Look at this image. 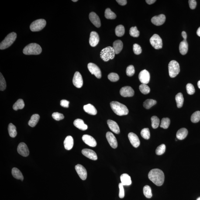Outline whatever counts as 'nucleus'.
<instances>
[{"instance_id": "nucleus-34", "label": "nucleus", "mask_w": 200, "mask_h": 200, "mask_svg": "<svg viewBox=\"0 0 200 200\" xmlns=\"http://www.w3.org/2000/svg\"><path fill=\"white\" fill-rule=\"evenodd\" d=\"M115 34L118 37H122L124 35L125 29L122 25H119L116 27L115 30Z\"/></svg>"}, {"instance_id": "nucleus-29", "label": "nucleus", "mask_w": 200, "mask_h": 200, "mask_svg": "<svg viewBox=\"0 0 200 200\" xmlns=\"http://www.w3.org/2000/svg\"><path fill=\"white\" fill-rule=\"evenodd\" d=\"M188 134V131L185 128H181L177 131V138L179 140H183L187 137Z\"/></svg>"}, {"instance_id": "nucleus-14", "label": "nucleus", "mask_w": 200, "mask_h": 200, "mask_svg": "<svg viewBox=\"0 0 200 200\" xmlns=\"http://www.w3.org/2000/svg\"><path fill=\"white\" fill-rule=\"evenodd\" d=\"M76 171L79 176L80 178L82 180L86 179L87 177V172L86 170L82 165L77 164L75 167Z\"/></svg>"}, {"instance_id": "nucleus-3", "label": "nucleus", "mask_w": 200, "mask_h": 200, "mask_svg": "<svg viewBox=\"0 0 200 200\" xmlns=\"http://www.w3.org/2000/svg\"><path fill=\"white\" fill-rule=\"evenodd\" d=\"M42 49L39 45L31 43L27 45L23 50V53L26 55H38L42 52Z\"/></svg>"}, {"instance_id": "nucleus-13", "label": "nucleus", "mask_w": 200, "mask_h": 200, "mask_svg": "<svg viewBox=\"0 0 200 200\" xmlns=\"http://www.w3.org/2000/svg\"><path fill=\"white\" fill-rule=\"evenodd\" d=\"M106 138L110 146L113 148L116 149L118 147V142L116 137L112 132H108L106 134Z\"/></svg>"}, {"instance_id": "nucleus-9", "label": "nucleus", "mask_w": 200, "mask_h": 200, "mask_svg": "<svg viewBox=\"0 0 200 200\" xmlns=\"http://www.w3.org/2000/svg\"><path fill=\"white\" fill-rule=\"evenodd\" d=\"M88 68L91 74H94L97 78H101L102 77L101 70L96 65L92 63H88Z\"/></svg>"}, {"instance_id": "nucleus-7", "label": "nucleus", "mask_w": 200, "mask_h": 200, "mask_svg": "<svg viewBox=\"0 0 200 200\" xmlns=\"http://www.w3.org/2000/svg\"><path fill=\"white\" fill-rule=\"evenodd\" d=\"M46 24V21L45 19H38L31 24L30 26V30L32 32L39 31L45 27Z\"/></svg>"}, {"instance_id": "nucleus-36", "label": "nucleus", "mask_w": 200, "mask_h": 200, "mask_svg": "<svg viewBox=\"0 0 200 200\" xmlns=\"http://www.w3.org/2000/svg\"><path fill=\"white\" fill-rule=\"evenodd\" d=\"M156 101L152 99H148L146 100L143 103V107L146 109H149L153 106L156 104Z\"/></svg>"}, {"instance_id": "nucleus-61", "label": "nucleus", "mask_w": 200, "mask_h": 200, "mask_svg": "<svg viewBox=\"0 0 200 200\" xmlns=\"http://www.w3.org/2000/svg\"><path fill=\"white\" fill-rule=\"evenodd\" d=\"M196 200H200V197L197 199Z\"/></svg>"}, {"instance_id": "nucleus-22", "label": "nucleus", "mask_w": 200, "mask_h": 200, "mask_svg": "<svg viewBox=\"0 0 200 200\" xmlns=\"http://www.w3.org/2000/svg\"><path fill=\"white\" fill-rule=\"evenodd\" d=\"M107 123L110 129L113 132L116 134H119L120 132L119 126L116 122L111 120H108L107 121Z\"/></svg>"}, {"instance_id": "nucleus-32", "label": "nucleus", "mask_w": 200, "mask_h": 200, "mask_svg": "<svg viewBox=\"0 0 200 200\" xmlns=\"http://www.w3.org/2000/svg\"><path fill=\"white\" fill-rule=\"evenodd\" d=\"M175 100L178 108H181L182 107L184 102V98L183 94L181 93L177 94L175 96Z\"/></svg>"}, {"instance_id": "nucleus-6", "label": "nucleus", "mask_w": 200, "mask_h": 200, "mask_svg": "<svg viewBox=\"0 0 200 200\" xmlns=\"http://www.w3.org/2000/svg\"><path fill=\"white\" fill-rule=\"evenodd\" d=\"M169 74L172 78L175 77L180 72V66L176 60H171L168 65Z\"/></svg>"}, {"instance_id": "nucleus-27", "label": "nucleus", "mask_w": 200, "mask_h": 200, "mask_svg": "<svg viewBox=\"0 0 200 200\" xmlns=\"http://www.w3.org/2000/svg\"><path fill=\"white\" fill-rule=\"evenodd\" d=\"M121 184L123 186H129L132 184L131 179L130 176L128 174H122L120 177Z\"/></svg>"}, {"instance_id": "nucleus-58", "label": "nucleus", "mask_w": 200, "mask_h": 200, "mask_svg": "<svg viewBox=\"0 0 200 200\" xmlns=\"http://www.w3.org/2000/svg\"><path fill=\"white\" fill-rule=\"evenodd\" d=\"M196 33L197 35H198L200 37V27L199 28H198V30H197Z\"/></svg>"}, {"instance_id": "nucleus-50", "label": "nucleus", "mask_w": 200, "mask_h": 200, "mask_svg": "<svg viewBox=\"0 0 200 200\" xmlns=\"http://www.w3.org/2000/svg\"><path fill=\"white\" fill-rule=\"evenodd\" d=\"M53 119L56 121H59L63 119L64 118V115L58 112H54L52 115Z\"/></svg>"}, {"instance_id": "nucleus-54", "label": "nucleus", "mask_w": 200, "mask_h": 200, "mask_svg": "<svg viewBox=\"0 0 200 200\" xmlns=\"http://www.w3.org/2000/svg\"><path fill=\"white\" fill-rule=\"evenodd\" d=\"M70 102L66 100H62L60 101V105L64 108H68L69 106Z\"/></svg>"}, {"instance_id": "nucleus-12", "label": "nucleus", "mask_w": 200, "mask_h": 200, "mask_svg": "<svg viewBox=\"0 0 200 200\" xmlns=\"http://www.w3.org/2000/svg\"><path fill=\"white\" fill-rule=\"evenodd\" d=\"M120 93L122 96L124 97H132L134 95V91L131 87L126 86L121 89Z\"/></svg>"}, {"instance_id": "nucleus-10", "label": "nucleus", "mask_w": 200, "mask_h": 200, "mask_svg": "<svg viewBox=\"0 0 200 200\" xmlns=\"http://www.w3.org/2000/svg\"><path fill=\"white\" fill-rule=\"evenodd\" d=\"M139 79L142 84H147L150 81V74L149 72L146 70H142L139 73Z\"/></svg>"}, {"instance_id": "nucleus-60", "label": "nucleus", "mask_w": 200, "mask_h": 200, "mask_svg": "<svg viewBox=\"0 0 200 200\" xmlns=\"http://www.w3.org/2000/svg\"><path fill=\"white\" fill-rule=\"evenodd\" d=\"M72 1L74 2H77L78 1H77V0H72Z\"/></svg>"}, {"instance_id": "nucleus-56", "label": "nucleus", "mask_w": 200, "mask_h": 200, "mask_svg": "<svg viewBox=\"0 0 200 200\" xmlns=\"http://www.w3.org/2000/svg\"><path fill=\"white\" fill-rule=\"evenodd\" d=\"M156 1V0H146V2L149 5H151L154 4Z\"/></svg>"}, {"instance_id": "nucleus-39", "label": "nucleus", "mask_w": 200, "mask_h": 200, "mask_svg": "<svg viewBox=\"0 0 200 200\" xmlns=\"http://www.w3.org/2000/svg\"><path fill=\"white\" fill-rule=\"evenodd\" d=\"M139 89L142 93L146 95L150 92V89L146 84H142L139 87Z\"/></svg>"}, {"instance_id": "nucleus-1", "label": "nucleus", "mask_w": 200, "mask_h": 200, "mask_svg": "<svg viewBox=\"0 0 200 200\" xmlns=\"http://www.w3.org/2000/svg\"><path fill=\"white\" fill-rule=\"evenodd\" d=\"M149 179L157 186H161L164 183L165 175L161 170L154 169L150 170L148 174Z\"/></svg>"}, {"instance_id": "nucleus-24", "label": "nucleus", "mask_w": 200, "mask_h": 200, "mask_svg": "<svg viewBox=\"0 0 200 200\" xmlns=\"http://www.w3.org/2000/svg\"><path fill=\"white\" fill-rule=\"evenodd\" d=\"M123 43L121 40H116L113 42V48L114 49L115 54H118L120 53L123 49Z\"/></svg>"}, {"instance_id": "nucleus-40", "label": "nucleus", "mask_w": 200, "mask_h": 200, "mask_svg": "<svg viewBox=\"0 0 200 200\" xmlns=\"http://www.w3.org/2000/svg\"><path fill=\"white\" fill-rule=\"evenodd\" d=\"M200 120V111H197L191 115V121L193 123H196L199 122Z\"/></svg>"}, {"instance_id": "nucleus-2", "label": "nucleus", "mask_w": 200, "mask_h": 200, "mask_svg": "<svg viewBox=\"0 0 200 200\" xmlns=\"http://www.w3.org/2000/svg\"><path fill=\"white\" fill-rule=\"evenodd\" d=\"M110 105L114 112L117 115L122 116L128 115L129 110L126 106L116 101L111 102Z\"/></svg>"}, {"instance_id": "nucleus-16", "label": "nucleus", "mask_w": 200, "mask_h": 200, "mask_svg": "<svg viewBox=\"0 0 200 200\" xmlns=\"http://www.w3.org/2000/svg\"><path fill=\"white\" fill-rule=\"evenodd\" d=\"M166 20V16L163 14H160L158 16L153 17L151 19V22L156 26H160L165 23Z\"/></svg>"}, {"instance_id": "nucleus-17", "label": "nucleus", "mask_w": 200, "mask_h": 200, "mask_svg": "<svg viewBox=\"0 0 200 200\" xmlns=\"http://www.w3.org/2000/svg\"><path fill=\"white\" fill-rule=\"evenodd\" d=\"M82 139L84 142L88 146L91 147H94L96 146L97 143L95 139L92 136L88 135H83Z\"/></svg>"}, {"instance_id": "nucleus-48", "label": "nucleus", "mask_w": 200, "mask_h": 200, "mask_svg": "<svg viewBox=\"0 0 200 200\" xmlns=\"http://www.w3.org/2000/svg\"><path fill=\"white\" fill-rule=\"evenodd\" d=\"M135 73L134 67L133 65H130L128 66L126 70V74L128 77H132Z\"/></svg>"}, {"instance_id": "nucleus-8", "label": "nucleus", "mask_w": 200, "mask_h": 200, "mask_svg": "<svg viewBox=\"0 0 200 200\" xmlns=\"http://www.w3.org/2000/svg\"><path fill=\"white\" fill-rule=\"evenodd\" d=\"M150 44L155 49H159L162 47V39L159 35L156 34L153 35L150 39Z\"/></svg>"}, {"instance_id": "nucleus-49", "label": "nucleus", "mask_w": 200, "mask_h": 200, "mask_svg": "<svg viewBox=\"0 0 200 200\" xmlns=\"http://www.w3.org/2000/svg\"><path fill=\"white\" fill-rule=\"evenodd\" d=\"M186 89L187 93L189 95H191L195 93V89L194 85L191 84H187L186 86Z\"/></svg>"}, {"instance_id": "nucleus-45", "label": "nucleus", "mask_w": 200, "mask_h": 200, "mask_svg": "<svg viewBox=\"0 0 200 200\" xmlns=\"http://www.w3.org/2000/svg\"><path fill=\"white\" fill-rule=\"evenodd\" d=\"M166 150V146L165 145L163 144L160 145V146H158L156 150V155H160L163 154L165 152Z\"/></svg>"}, {"instance_id": "nucleus-41", "label": "nucleus", "mask_w": 200, "mask_h": 200, "mask_svg": "<svg viewBox=\"0 0 200 200\" xmlns=\"http://www.w3.org/2000/svg\"><path fill=\"white\" fill-rule=\"evenodd\" d=\"M170 124V120L167 118H163L162 119L160 123V127L164 129L168 128Z\"/></svg>"}, {"instance_id": "nucleus-59", "label": "nucleus", "mask_w": 200, "mask_h": 200, "mask_svg": "<svg viewBox=\"0 0 200 200\" xmlns=\"http://www.w3.org/2000/svg\"><path fill=\"white\" fill-rule=\"evenodd\" d=\"M198 88H199L200 89V81H199L198 82Z\"/></svg>"}, {"instance_id": "nucleus-46", "label": "nucleus", "mask_w": 200, "mask_h": 200, "mask_svg": "<svg viewBox=\"0 0 200 200\" xmlns=\"http://www.w3.org/2000/svg\"><path fill=\"white\" fill-rule=\"evenodd\" d=\"M0 75H1L0 76V90L1 91H3L6 88V82L2 73H1Z\"/></svg>"}, {"instance_id": "nucleus-55", "label": "nucleus", "mask_w": 200, "mask_h": 200, "mask_svg": "<svg viewBox=\"0 0 200 200\" xmlns=\"http://www.w3.org/2000/svg\"><path fill=\"white\" fill-rule=\"evenodd\" d=\"M116 2L121 6H124L126 5L127 1L126 0H116Z\"/></svg>"}, {"instance_id": "nucleus-30", "label": "nucleus", "mask_w": 200, "mask_h": 200, "mask_svg": "<svg viewBox=\"0 0 200 200\" xmlns=\"http://www.w3.org/2000/svg\"><path fill=\"white\" fill-rule=\"evenodd\" d=\"M39 119H40V116L38 114H34L31 116L30 120L28 122V125L32 127H34L37 125Z\"/></svg>"}, {"instance_id": "nucleus-28", "label": "nucleus", "mask_w": 200, "mask_h": 200, "mask_svg": "<svg viewBox=\"0 0 200 200\" xmlns=\"http://www.w3.org/2000/svg\"><path fill=\"white\" fill-rule=\"evenodd\" d=\"M188 45L187 40H184L180 43L179 50L180 53L182 55L187 54L188 51Z\"/></svg>"}, {"instance_id": "nucleus-37", "label": "nucleus", "mask_w": 200, "mask_h": 200, "mask_svg": "<svg viewBox=\"0 0 200 200\" xmlns=\"http://www.w3.org/2000/svg\"><path fill=\"white\" fill-rule=\"evenodd\" d=\"M105 17L107 19H114L116 17V15L113 12L110 8H107L105 10Z\"/></svg>"}, {"instance_id": "nucleus-43", "label": "nucleus", "mask_w": 200, "mask_h": 200, "mask_svg": "<svg viewBox=\"0 0 200 200\" xmlns=\"http://www.w3.org/2000/svg\"><path fill=\"white\" fill-rule=\"evenodd\" d=\"M140 134L143 138L147 140L149 139L150 138V132L149 128H145L142 129Z\"/></svg>"}, {"instance_id": "nucleus-21", "label": "nucleus", "mask_w": 200, "mask_h": 200, "mask_svg": "<svg viewBox=\"0 0 200 200\" xmlns=\"http://www.w3.org/2000/svg\"><path fill=\"white\" fill-rule=\"evenodd\" d=\"M89 18L91 23L96 27L100 28L101 26V22L99 17L95 13L91 12L90 13L89 15Z\"/></svg>"}, {"instance_id": "nucleus-35", "label": "nucleus", "mask_w": 200, "mask_h": 200, "mask_svg": "<svg viewBox=\"0 0 200 200\" xmlns=\"http://www.w3.org/2000/svg\"><path fill=\"white\" fill-rule=\"evenodd\" d=\"M25 103L23 100L19 99L14 104L13 108L14 110L17 111L19 109H23Z\"/></svg>"}, {"instance_id": "nucleus-26", "label": "nucleus", "mask_w": 200, "mask_h": 200, "mask_svg": "<svg viewBox=\"0 0 200 200\" xmlns=\"http://www.w3.org/2000/svg\"><path fill=\"white\" fill-rule=\"evenodd\" d=\"M84 111L90 115H95L97 113V111L94 106L91 104H88L84 106Z\"/></svg>"}, {"instance_id": "nucleus-33", "label": "nucleus", "mask_w": 200, "mask_h": 200, "mask_svg": "<svg viewBox=\"0 0 200 200\" xmlns=\"http://www.w3.org/2000/svg\"><path fill=\"white\" fill-rule=\"evenodd\" d=\"M8 130L9 135L12 138L16 137L17 134V132L16 126L15 125L12 123H10L8 126Z\"/></svg>"}, {"instance_id": "nucleus-57", "label": "nucleus", "mask_w": 200, "mask_h": 200, "mask_svg": "<svg viewBox=\"0 0 200 200\" xmlns=\"http://www.w3.org/2000/svg\"><path fill=\"white\" fill-rule=\"evenodd\" d=\"M182 35L183 38L184 40H186L187 39V34L186 32L185 31H183L182 32Z\"/></svg>"}, {"instance_id": "nucleus-52", "label": "nucleus", "mask_w": 200, "mask_h": 200, "mask_svg": "<svg viewBox=\"0 0 200 200\" xmlns=\"http://www.w3.org/2000/svg\"><path fill=\"white\" fill-rule=\"evenodd\" d=\"M119 197L120 198H123L125 196V191L124 189L123 186L121 183L119 184Z\"/></svg>"}, {"instance_id": "nucleus-42", "label": "nucleus", "mask_w": 200, "mask_h": 200, "mask_svg": "<svg viewBox=\"0 0 200 200\" xmlns=\"http://www.w3.org/2000/svg\"><path fill=\"white\" fill-rule=\"evenodd\" d=\"M152 126L153 129H156L158 127L160 123V120L156 116H153L151 118Z\"/></svg>"}, {"instance_id": "nucleus-25", "label": "nucleus", "mask_w": 200, "mask_h": 200, "mask_svg": "<svg viewBox=\"0 0 200 200\" xmlns=\"http://www.w3.org/2000/svg\"><path fill=\"white\" fill-rule=\"evenodd\" d=\"M74 126L82 130H86L88 129V126L84 123L82 119H77L74 120Z\"/></svg>"}, {"instance_id": "nucleus-53", "label": "nucleus", "mask_w": 200, "mask_h": 200, "mask_svg": "<svg viewBox=\"0 0 200 200\" xmlns=\"http://www.w3.org/2000/svg\"><path fill=\"white\" fill-rule=\"evenodd\" d=\"M188 2L190 8L191 9H195L196 6V1L195 0H189Z\"/></svg>"}, {"instance_id": "nucleus-20", "label": "nucleus", "mask_w": 200, "mask_h": 200, "mask_svg": "<svg viewBox=\"0 0 200 200\" xmlns=\"http://www.w3.org/2000/svg\"><path fill=\"white\" fill-rule=\"evenodd\" d=\"M83 155L91 160H96L98 159L96 153L94 150L88 149H83L82 151Z\"/></svg>"}, {"instance_id": "nucleus-23", "label": "nucleus", "mask_w": 200, "mask_h": 200, "mask_svg": "<svg viewBox=\"0 0 200 200\" xmlns=\"http://www.w3.org/2000/svg\"><path fill=\"white\" fill-rule=\"evenodd\" d=\"M74 139L71 136H67L64 141V147L67 150H71L74 146Z\"/></svg>"}, {"instance_id": "nucleus-38", "label": "nucleus", "mask_w": 200, "mask_h": 200, "mask_svg": "<svg viewBox=\"0 0 200 200\" xmlns=\"http://www.w3.org/2000/svg\"><path fill=\"white\" fill-rule=\"evenodd\" d=\"M143 192L146 198H150L152 196L151 189L149 186H145L143 189Z\"/></svg>"}, {"instance_id": "nucleus-18", "label": "nucleus", "mask_w": 200, "mask_h": 200, "mask_svg": "<svg viewBox=\"0 0 200 200\" xmlns=\"http://www.w3.org/2000/svg\"><path fill=\"white\" fill-rule=\"evenodd\" d=\"M128 136L132 145L135 148L138 147L140 144V141L137 135L134 133L130 132L128 134Z\"/></svg>"}, {"instance_id": "nucleus-31", "label": "nucleus", "mask_w": 200, "mask_h": 200, "mask_svg": "<svg viewBox=\"0 0 200 200\" xmlns=\"http://www.w3.org/2000/svg\"><path fill=\"white\" fill-rule=\"evenodd\" d=\"M12 174L13 176L16 179H20L22 181L23 180V177L20 170L16 167L12 169Z\"/></svg>"}, {"instance_id": "nucleus-44", "label": "nucleus", "mask_w": 200, "mask_h": 200, "mask_svg": "<svg viewBox=\"0 0 200 200\" xmlns=\"http://www.w3.org/2000/svg\"><path fill=\"white\" fill-rule=\"evenodd\" d=\"M129 34H130V36L132 37L137 38L139 37V34H140V32L138 30L136 26L132 27L130 28V30H129Z\"/></svg>"}, {"instance_id": "nucleus-19", "label": "nucleus", "mask_w": 200, "mask_h": 200, "mask_svg": "<svg viewBox=\"0 0 200 200\" xmlns=\"http://www.w3.org/2000/svg\"><path fill=\"white\" fill-rule=\"evenodd\" d=\"M99 41V37L98 33L95 31H92L90 34L89 42L90 45L95 47Z\"/></svg>"}, {"instance_id": "nucleus-4", "label": "nucleus", "mask_w": 200, "mask_h": 200, "mask_svg": "<svg viewBox=\"0 0 200 200\" xmlns=\"http://www.w3.org/2000/svg\"><path fill=\"white\" fill-rule=\"evenodd\" d=\"M115 54L113 48L111 46H108L101 50L100 56L104 61L108 62L110 60L113 59L115 57Z\"/></svg>"}, {"instance_id": "nucleus-51", "label": "nucleus", "mask_w": 200, "mask_h": 200, "mask_svg": "<svg viewBox=\"0 0 200 200\" xmlns=\"http://www.w3.org/2000/svg\"><path fill=\"white\" fill-rule=\"evenodd\" d=\"M133 51L135 54H140L142 52L141 48L138 44L135 43L133 45Z\"/></svg>"}, {"instance_id": "nucleus-47", "label": "nucleus", "mask_w": 200, "mask_h": 200, "mask_svg": "<svg viewBox=\"0 0 200 200\" xmlns=\"http://www.w3.org/2000/svg\"><path fill=\"white\" fill-rule=\"evenodd\" d=\"M108 78L111 82H116L119 80V77L116 73H111L108 75Z\"/></svg>"}, {"instance_id": "nucleus-11", "label": "nucleus", "mask_w": 200, "mask_h": 200, "mask_svg": "<svg viewBox=\"0 0 200 200\" xmlns=\"http://www.w3.org/2000/svg\"><path fill=\"white\" fill-rule=\"evenodd\" d=\"M73 84L77 88H81L83 84L82 76L78 72H76L73 79Z\"/></svg>"}, {"instance_id": "nucleus-15", "label": "nucleus", "mask_w": 200, "mask_h": 200, "mask_svg": "<svg viewBox=\"0 0 200 200\" xmlns=\"http://www.w3.org/2000/svg\"><path fill=\"white\" fill-rule=\"evenodd\" d=\"M17 150L18 153L24 157H27L29 155V152L28 146L23 142L18 145Z\"/></svg>"}, {"instance_id": "nucleus-5", "label": "nucleus", "mask_w": 200, "mask_h": 200, "mask_svg": "<svg viewBox=\"0 0 200 200\" xmlns=\"http://www.w3.org/2000/svg\"><path fill=\"white\" fill-rule=\"evenodd\" d=\"M17 34L15 32H12L8 34L0 44V49L3 50L9 48L12 45L16 38Z\"/></svg>"}]
</instances>
